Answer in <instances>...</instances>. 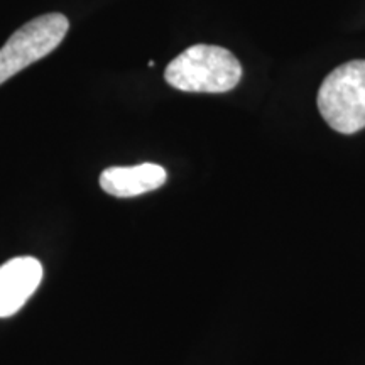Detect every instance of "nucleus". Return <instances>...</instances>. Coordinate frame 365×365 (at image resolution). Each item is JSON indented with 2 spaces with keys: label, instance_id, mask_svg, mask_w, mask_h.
<instances>
[{
  "label": "nucleus",
  "instance_id": "obj_1",
  "mask_svg": "<svg viewBox=\"0 0 365 365\" xmlns=\"http://www.w3.org/2000/svg\"><path fill=\"white\" fill-rule=\"evenodd\" d=\"M164 78L173 88L190 93H225L239 85L242 66L225 48L195 44L173 59Z\"/></svg>",
  "mask_w": 365,
  "mask_h": 365
},
{
  "label": "nucleus",
  "instance_id": "obj_2",
  "mask_svg": "<svg viewBox=\"0 0 365 365\" xmlns=\"http://www.w3.org/2000/svg\"><path fill=\"white\" fill-rule=\"evenodd\" d=\"M318 110L333 130L355 134L365 127V61L335 68L318 91Z\"/></svg>",
  "mask_w": 365,
  "mask_h": 365
},
{
  "label": "nucleus",
  "instance_id": "obj_3",
  "mask_svg": "<svg viewBox=\"0 0 365 365\" xmlns=\"http://www.w3.org/2000/svg\"><path fill=\"white\" fill-rule=\"evenodd\" d=\"M70 29V21L59 12L36 17L14 33L0 48V85L53 53Z\"/></svg>",
  "mask_w": 365,
  "mask_h": 365
},
{
  "label": "nucleus",
  "instance_id": "obj_4",
  "mask_svg": "<svg viewBox=\"0 0 365 365\" xmlns=\"http://www.w3.org/2000/svg\"><path fill=\"white\" fill-rule=\"evenodd\" d=\"M43 281V264L36 257H14L0 266V318L24 307Z\"/></svg>",
  "mask_w": 365,
  "mask_h": 365
},
{
  "label": "nucleus",
  "instance_id": "obj_5",
  "mask_svg": "<svg viewBox=\"0 0 365 365\" xmlns=\"http://www.w3.org/2000/svg\"><path fill=\"white\" fill-rule=\"evenodd\" d=\"M168 173L163 166L144 163L139 166H112L100 175V186L115 198H134L149 193L166 182Z\"/></svg>",
  "mask_w": 365,
  "mask_h": 365
}]
</instances>
